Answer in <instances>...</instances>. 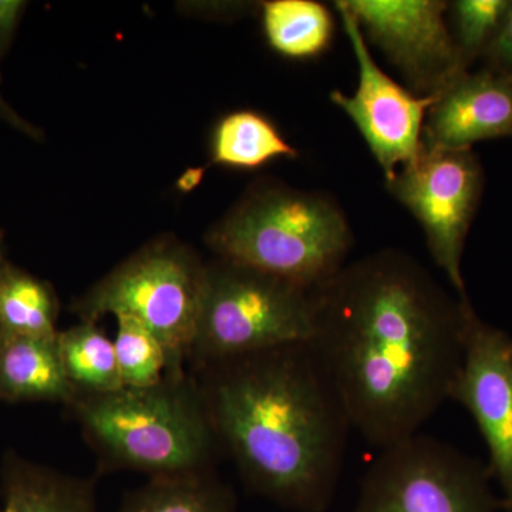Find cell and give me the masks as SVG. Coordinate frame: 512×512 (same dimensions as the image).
Listing matches in <instances>:
<instances>
[{
  "mask_svg": "<svg viewBox=\"0 0 512 512\" xmlns=\"http://www.w3.org/2000/svg\"><path fill=\"white\" fill-rule=\"evenodd\" d=\"M6 266H8V264H6V262L3 261V256L2 254H0V279H2L3 272H5Z\"/></svg>",
  "mask_w": 512,
  "mask_h": 512,
  "instance_id": "cell-25",
  "label": "cell"
},
{
  "mask_svg": "<svg viewBox=\"0 0 512 512\" xmlns=\"http://www.w3.org/2000/svg\"><path fill=\"white\" fill-rule=\"evenodd\" d=\"M504 511H505V512H512V507H510V508H505V510H504Z\"/></svg>",
  "mask_w": 512,
  "mask_h": 512,
  "instance_id": "cell-26",
  "label": "cell"
},
{
  "mask_svg": "<svg viewBox=\"0 0 512 512\" xmlns=\"http://www.w3.org/2000/svg\"><path fill=\"white\" fill-rule=\"evenodd\" d=\"M0 119L6 121L9 126L16 128L20 133L26 134V136L39 138V130L33 127L32 124H29L28 121L23 120L22 117L3 100L2 93H0Z\"/></svg>",
  "mask_w": 512,
  "mask_h": 512,
  "instance_id": "cell-24",
  "label": "cell"
},
{
  "mask_svg": "<svg viewBox=\"0 0 512 512\" xmlns=\"http://www.w3.org/2000/svg\"><path fill=\"white\" fill-rule=\"evenodd\" d=\"M96 481L10 456L3 467L2 512H99Z\"/></svg>",
  "mask_w": 512,
  "mask_h": 512,
  "instance_id": "cell-14",
  "label": "cell"
},
{
  "mask_svg": "<svg viewBox=\"0 0 512 512\" xmlns=\"http://www.w3.org/2000/svg\"><path fill=\"white\" fill-rule=\"evenodd\" d=\"M26 2L0 0V55L6 52L22 18Z\"/></svg>",
  "mask_w": 512,
  "mask_h": 512,
  "instance_id": "cell-23",
  "label": "cell"
},
{
  "mask_svg": "<svg viewBox=\"0 0 512 512\" xmlns=\"http://www.w3.org/2000/svg\"><path fill=\"white\" fill-rule=\"evenodd\" d=\"M484 168L473 150L421 146L386 188L419 221L433 261L467 301L463 255L484 192Z\"/></svg>",
  "mask_w": 512,
  "mask_h": 512,
  "instance_id": "cell-8",
  "label": "cell"
},
{
  "mask_svg": "<svg viewBox=\"0 0 512 512\" xmlns=\"http://www.w3.org/2000/svg\"><path fill=\"white\" fill-rule=\"evenodd\" d=\"M298 154L271 120L252 110L227 114L212 137V160L224 167L254 170Z\"/></svg>",
  "mask_w": 512,
  "mask_h": 512,
  "instance_id": "cell-17",
  "label": "cell"
},
{
  "mask_svg": "<svg viewBox=\"0 0 512 512\" xmlns=\"http://www.w3.org/2000/svg\"><path fill=\"white\" fill-rule=\"evenodd\" d=\"M67 409L96 453L97 476L120 470L148 478L215 471L221 447L195 375H167L144 389L76 396Z\"/></svg>",
  "mask_w": 512,
  "mask_h": 512,
  "instance_id": "cell-3",
  "label": "cell"
},
{
  "mask_svg": "<svg viewBox=\"0 0 512 512\" xmlns=\"http://www.w3.org/2000/svg\"><path fill=\"white\" fill-rule=\"evenodd\" d=\"M313 291L218 258L205 265L190 362L202 367L286 346L311 345Z\"/></svg>",
  "mask_w": 512,
  "mask_h": 512,
  "instance_id": "cell-5",
  "label": "cell"
},
{
  "mask_svg": "<svg viewBox=\"0 0 512 512\" xmlns=\"http://www.w3.org/2000/svg\"><path fill=\"white\" fill-rule=\"evenodd\" d=\"M269 46L293 60L315 59L335 37V15L315 0H268L261 5Z\"/></svg>",
  "mask_w": 512,
  "mask_h": 512,
  "instance_id": "cell-15",
  "label": "cell"
},
{
  "mask_svg": "<svg viewBox=\"0 0 512 512\" xmlns=\"http://www.w3.org/2000/svg\"><path fill=\"white\" fill-rule=\"evenodd\" d=\"M481 60L484 67L503 73L512 79V0L500 32L485 50Z\"/></svg>",
  "mask_w": 512,
  "mask_h": 512,
  "instance_id": "cell-22",
  "label": "cell"
},
{
  "mask_svg": "<svg viewBox=\"0 0 512 512\" xmlns=\"http://www.w3.org/2000/svg\"><path fill=\"white\" fill-rule=\"evenodd\" d=\"M0 512H2V503H0Z\"/></svg>",
  "mask_w": 512,
  "mask_h": 512,
  "instance_id": "cell-28",
  "label": "cell"
},
{
  "mask_svg": "<svg viewBox=\"0 0 512 512\" xmlns=\"http://www.w3.org/2000/svg\"><path fill=\"white\" fill-rule=\"evenodd\" d=\"M194 375L245 487L284 510H328L350 424L312 346L235 357Z\"/></svg>",
  "mask_w": 512,
  "mask_h": 512,
  "instance_id": "cell-2",
  "label": "cell"
},
{
  "mask_svg": "<svg viewBox=\"0 0 512 512\" xmlns=\"http://www.w3.org/2000/svg\"><path fill=\"white\" fill-rule=\"evenodd\" d=\"M208 244L220 259L316 291L348 264L355 235L329 194L261 184L215 225Z\"/></svg>",
  "mask_w": 512,
  "mask_h": 512,
  "instance_id": "cell-4",
  "label": "cell"
},
{
  "mask_svg": "<svg viewBox=\"0 0 512 512\" xmlns=\"http://www.w3.org/2000/svg\"><path fill=\"white\" fill-rule=\"evenodd\" d=\"M511 0H454L447 20L454 42L467 66H473L500 32Z\"/></svg>",
  "mask_w": 512,
  "mask_h": 512,
  "instance_id": "cell-21",
  "label": "cell"
},
{
  "mask_svg": "<svg viewBox=\"0 0 512 512\" xmlns=\"http://www.w3.org/2000/svg\"><path fill=\"white\" fill-rule=\"evenodd\" d=\"M333 9L356 57L359 82L353 94L333 90L330 101L348 114L389 180L419 154L424 120L436 97L416 96L384 73L345 2H333Z\"/></svg>",
  "mask_w": 512,
  "mask_h": 512,
  "instance_id": "cell-10",
  "label": "cell"
},
{
  "mask_svg": "<svg viewBox=\"0 0 512 512\" xmlns=\"http://www.w3.org/2000/svg\"><path fill=\"white\" fill-rule=\"evenodd\" d=\"M366 42L376 46L419 97H436L471 70L451 35L443 0H343Z\"/></svg>",
  "mask_w": 512,
  "mask_h": 512,
  "instance_id": "cell-9",
  "label": "cell"
},
{
  "mask_svg": "<svg viewBox=\"0 0 512 512\" xmlns=\"http://www.w3.org/2000/svg\"><path fill=\"white\" fill-rule=\"evenodd\" d=\"M450 400L476 421L487 446L488 473L503 491L501 508L512 507V338L476 309Z\"/></svg>",
  "mask_w": 512,
  "mask_h": 512,
  "instance_id": "cell-11",
  "label": "cell"
},
{
  "mask_svg": "<svg viewBox=\"0 0 512 512\" xmlns=\"http://www.w3.org/2000/svg\"><path fill=\"white\" fill-rule=\"evenodd\" d=\"M3 400H5V399H3L2 394H0V402H3Z\"/></svg>",
  "mask_w": 512,
  "mask_h": 512,
  "instance_id": "cell-27",
  "label": "cell"
},
{
  "mask_svg": "<svg viewBox=\"0 0 512 512\" xmlns=\"http://www.w3.org/2000/svg\"><path fill=\"white\" fill-rule=\"evenodd\" d=\"M0 394L3 399L60 403L76 399L64 373L56 338L0 333Z\"/></svg>",
  "mask_w": 512,
  "mask_h": 512,
  "instance_id": "cell-13",
  "label": "cell"
},
{
  "mask_svg": "<svg viewBox=\"0 0 512 512\" xmlns=\"http://www.w3.org/2000/svg\"><path fill=\"white\" fill-rule=\"evenodd\" d=\"M117 322L114 349L123 387L144 389L163 382L170 362L160 340L137 319L114 316Z\"/></svg>",
  "mask_w": 512,
  "mask_h": 512,
  "instance_id": "cell-20",
  "label": "cell"
},
{
  "mask_svg": "<svg viewBox=\"0 0 512 512\" xmlns=\"http://www.w3.org/2000/svg\"><path fill=\"white\" fill-rule=\"evenodd\" d=\"M205 265L184 247L170 242L150 245L92 286L74 312L84 322L106 315L137 319L164 346L168 375L185 373L197 335Z\"/></svg>",
  "mask_w": 512,
  "mask_h": 512,
  "instance_id": "cell-6",
  "label": "cell"
},
{
  "mask_svg": "<svg viewBox=\"0 0 512 512\" xmlns=\"http://www.w3.org/2000/svg\"><path fill=\"white\" fill-rule=\"evenodd\" d=\"M512 137V79L488 67L467 70L436 96L421 144L473 150L474 144Z\"/></svg>",
  "mask_w": 512,
  "mask_h": 512,
  "instance_id": "cell-12",
  "label": "cell"
},
{
  "mask_svg": "<svg viewBox=\"0 0 512 512\" xmlns=\"http://www.w3.org/2000/svg\"><path fill=\"white\" fill-rule=\"evenodd\" d=\"M313 298L311 346L350 429L379 450L421 433L450 400L470 299L447 292L399 249L346 264Z\"/></svg>",
  "mask_w": 512,
  "mask_h": 512,
  "instance_id": "cell-1",
  "label": "cell"
},
{
  "mask_svg": "<svg viewBox=\"0 0 512 512\" xmlns=\"http://www.w3.org/2000/svg\"><path fill=\"white\" fill-rule=\"evenodd\" d=\"M487 466L416 434L380 450L350 512H497Z\"/></svg>",
  "mask_w": 512,
  "mask_h": 512,
  "instance_id": "cell-7",
  "label": "cell"
},
{
  "mask_svg": "<svg viewBox=\"0 0 512 512\" xmlns=\"http://www.w3.org/2000/svg\"><path fill=\"white\" fill-rule=\"evenodd\" d=\"M57 348L67 380L77 396L114 392L123 387L114 342L97 326L84 322L57 333Z\"/></svg>",
  "mask_w": 512,
  "mask_h": 512,
  "instance_id": "cell-18",
  "label": "cell"
},
{
  "mask_svg": "<svg viewBox=\"0 0 512 512\" xmlns=\"http://www.w3.org/2000/svg\"><path fill=\"white\" fill-rule=\"evenodd\" d=\"M57 301L52 289L20 269L6 266L0 279V333L56 338Z\"/></svg>",
  "mask_w": 512,
  "mask_h": 512,
  "instance_id": "cell-19",
  "label": "cell"
},
{
  "mask_svg": "<svg viewBox=\"0 0 512 512\" xmlns=\"http://www.w3.org/2000/svg\"><path fill=\"white\" fill-rule=\"evenodd\" d=\"M234 488L217 471L148 478L123 498L119 512H237Z\"/></svg>",
  "mask_w": 512,
  "mask_h": 512,
  "instance_id": "cell-16",
  "label": "cell"
}]
</instances>
